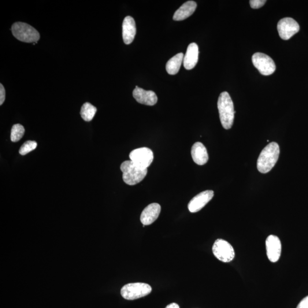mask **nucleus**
Wrapping results in <instances>:
<instances>
[{
  "label": "nucleus",
  "mask_w": 308,
  "mask_h": 308,
  "mask_svg": "<svg viewBox=\"0 0 308 308\" xmlns=\"http://www.w3.org/2000/svg\"><path fill=\"white\" fill-rule=\"evenodd\" d=\"M280 154L279 144L276 142L270 143L260 154L257 162L259 172L268 173L275 166Z\"/></svg>",
  "instance_id": "nucleus-1"
},
{
  "label": "nucleus",
  "mask_w": 308,
  "mask_h": 308,
  "mask_svg": "<svg viewBox=\"0 0 308 308\" xmlns=\"http://www.w3.org/2000/svg\"><path fill=\"white\" fill-rule=\"evenodd\" d=\"M221 124L226 130L232 128L234 120V106L232 100L227 92H221L218 101Z\"/></svg>",
  "instance_id": "nucleus-2"
},
{
  "label": "nucleus",
  "mask_w": 308,
  "mask_h": 308,
  "mask_svg": "<svg viewBox=\"0 0 308 308\" xmlns=\"http://www.w3.org/2000/svg\"><path fill=\"white\" fill-rule=\"evenodd\" d=\"M121 170L124 182L130 185L138 184L142 181L147 174V169H141L133 164L132 161L122 163Z\"/></svg>",
  "instance_id": "nucleus-3"
},
{
  "label": "nucleus",
  "mask_w": 308,
  "mask_h": 308,
  "mask_svg": "<svg viewBox=\"0 0 308 308\" xmlns=\"http://www.w3.org/2000/svg\"><path fill=\"white\" fill-rule=\"evenodd\" d=\"M13 36L22 42L35 43L40 39V33L32 26L24 22H16L12 27Z\"/></svg>",
  "instance_id": "nucleus-4"
},
{
  "label": "nucleus",
  "mask_w": 308,
  "mask_h": 308,
  "mask_svg": "<svg viewBox=\"0 0 308 308\" xmlns=\"http://www.w3.org/2000/svg\"><path fill=\"white\" fill-rule=\"evenodd\" d=\"M152 288L150 285L142 283H130L122 287L121 294L125 299L133 300L149 295Z\"/></svg>",
  "instance_id": "nucleus-5"
},
{
  "label": "nucleus",
  "mask_w": 308,
  "mask_h": 308,
  "mask_svg": "<svg viewBox=\"0 0 308 308\" xmlns=\"http://www.w3.org/2000/svg\"><path fill=\"white\" fill-rule=\"evenodd\" d=\"M130 158L138 168L147 169L154 160V153L150 148L142 147L133 150L130 154Z\"/></svg>",
  "instance_id": "nucleus-6"
},
{
  "label": "nucleus",
  "mask_w": 308,
  "mask_h": 308,
  "mask_svg": "<svg viewBox=\"0 0 308 308\" xmlns=\"http://www.w3.org/2000/svg\"><path fill=\"white\" fill-rule=\"evenodd\" d=\"M213 252L215 257L222 262L229 263L235 258V251L233 247L223 239H220L215 241Z\"/></svg>",
  "instance_id": "nucleus-7"
},
{
  "label": "nucleus",
  "mask_w": 308,
  "mask_h": 308,
  "mask_svg": "<svg viewBox=\"0 0 308 308\" xmlns=\"http://www.w3.org/2000/svg\"><path fill=\"white\" fill-rule=\"evenodd\" d=\"M256 68L263 76L271 75L276 70V65L273 59L266 54L257 53L252 58Z\"/></svg>",
  "instance_id": "nucleus-8"
},
{
  "label": "nucleus",
  "mask_w": 308,
  "mask_h": 308,
  "mask_svg": "<svg viewBox=\"0 0 308 308\" xmlns=\"http://www.w3.org/2000/svg\"><path fill=\"white\" fill-rule=\"evenodd\" d=\"M277 30L281 39L288 40L299 32L300 26L293 18H284L278 22Z\"/></svg>",
  "instance_id": "nucleus-9"
},
{
  "label": "nucleus",
  "mask_w": 308,
  "mask_h": 308,
  "mask_svg": "<svg viewBox=\"0 0 308 308\" xmlns=\"http://www.w3.org/2000/svg\"><path fill=\"white\" fill-rule=\"evenodd\" d=\"M267 257L269 261L276 263L279 261L281 254V243L279 237L270 235L266 240Z\"/></svg>",
  "instance_id": "nucleus-10"
},
{
  "label": "nucleus",
  "mask_w": 308,
  "mask_h": 308,
  "mask_svg": "<svg viewBox=\"0 0 308 308\" xmlns=\"http://www.w3.org/2000/svg\"><path fill=\"white\" fill-rule=\"evenodd\" d=\"M214 195V192L212 190H207L200 192L189 202L188 205L189 211L192 213L198 212L213 199Z\"/></svg>",
  "instance_id": "nucleus-11"
},
{
  "label": "nucleus",
  "mask_w": 308,
  "mask_h": 308,
  "mask_svg": "<svg viewBox=\"0 0 308 308\" xmlns=\"http://www.w3.org/2000/svg\"><path fill=\"white\" fill-rule=\"evenodd\" d=\"M133 96L137 102L143 105L154 106L158 101L157 95L153 91H147L138 86L133 91Z\"/></svg>",
  "instance_id": "nucleus-12"
},
{
  "label": "nucleus",
  "mask_w": 308,
  "mask_h": 308,
  "mask_svg": "<svg viewBox=\"0 0 308 308\" xmlns=\"http://www.w3.org/2000/svg\"><path fill=\"white\" fill-rule=\"evenodd\" d=\"M161 207L158 203H152L142 211L140 221L143 225H150L157 220L161 213Z\"/></svg>",
  "instance_id": "nucleus-13"
},
{
  "label": "nucleus",
  "mask_w": 308,
  "mask_h": 308,
  "mask_svg": "<svg viewBox=\"0 0 308 308\" xmlns=\"http://www.w3.org/2000/svg\"><path fill=\"white\" fill-rule=\"evenodd\" d=\"M136 33L134 19L131 16L125 18L122 24V36L125 44H129L134 40Z\"/></svg>",
  "instance_id": "nucleus-14"
},
{
  "label": "nucleus",
  "mask_w": 308,
  "mask_h": 308,
  "mask_svg": "<svg viewBox=\"0 0 308 308\" xmlns=\"http://www.w3.org/2000/svg\"><path fill=\"white\" fill-rule=\"evenodd\" d=\"M199 58V47L196 43L189 44L183 59L185 69L191 70L197 64Z\"/></svg>",
  "instance_id": "nucleus-15"
},
{
  "label": "nucleus",
  "mask_w": 308,
  "mask_h": 308,
  "mask_svg": "<svg viewBox=\"0 0 308 308\" xmlns=\"http://www.w3.org/2000/svg\"><path fill=\"white\" fill-rule=\"evenodd\" d=\"M191 156L193 161L198 165H204L209 161L206 148L200 142H196L191 148Z\"/></svg>",
  "instance_id": "nucleus-16"
},
{
  "label": "nucleus",
  "mask_w": 308,
  "mask_h": 308,
  "mask_svg": "<svg viewBox=\"0 0 308 308\" xmlns=\"http://www.w3.org/2000/svg\"><path fill=\"white\" fill-rule=\"evenodd\" d=\"M197 4L194 1H188L183 3L174 14L173 20L182 21L195 12Z\"/></svg>",
  "instance_id": "nucleus-17"
},
{
  "label": "nucleus",
  "mask_w": 308,
  "mask_h": 308,
  "mask_svg": "<svg viewBox=\"0 0 308 308\" xmlns=\"http://www.w3.org/2000/svg\"><path fill=\"white\" fill-rule=\"evenodd\" d=\"M184 54L178 53L170 59L166 64V70L170 75H175L179 71L180 66L183 62Z\"/></svg>",
  "instance_id": "nucleus-18"
},
{
  "label": "nucleus",
  "mask_w": 308,
  "mask_h": 308,
  "mask_svg": "<svg viewBox=\"0 0 308 308\" xmlns=\"http://www.w3.org/2000/svg\"><path fill=\"white\" fill-rule=\"evenodd\" d=\"M96 110V107L91 103H85L81 107V116L84 121L90 122L94 117Z\"/></svg>",
  "instance_id": "nucleus-19"
},
{
  "label": "nucleus",
  "mask_w": 308,
  "mask_h": 308,
  "mask_svg": "<svg viewBox=\"0 0 308 308\" xmlns=\"http://www.w3.org/2000/svg\"><path fill=\"white\" fill-rule=\"evenodd\" d=\"M25 133V129L23 126L20 124H16L13 125L12 130H11L10 139L13 142H18L24 136Z\"/></svg>",
  "instance_id": "nucleus-20"
},
{
  "label": "nucleus",
  "mask_w": 308,
  "mask_h": 308,
  "mask_svg": "<svg viewBox=\"0 0 308 308\" xmlns=\"http://www.w3.org/2000/svg\"><path fill=\"white\" fill-rule=\"evenodd\" d=\"M37 146V143L35 141L28 140L21 147L19 153L22 155H27L30 152L35 150Z\"/></svg>",
  "instance_id": "nucleus-21"
},
{
  "label": "nucleus",
  "mask_w": 308,
  "mask_h": 308,
  "mask_svg": "<svg viewBox=\"0 0 308 308\" xmlns=\"http://www.w3.org/2000/svg\"><path fill=\"white\" fill-rule=\"evenodd\" d=\"M266 2L265 0H251L250 3L252 8L259 9L264 5Z\"/></svg>",
  "instance_id": "nucleus-22"
},
{
  "label": "nucleus",
  "mask_w": 308,
  "mask_h": 308,
  "mask_svg": "<svg viewBox=\"0 0 308 308\" xmlns=\"http://www.w3.org/2000/svg\"><path fill=\"white\" fill-rule=\"evenodd\" d=\"M5 99V90L2 84H0V105H2Z\"/></svg>",
  "instance_id": "nucleus-23"
},
{
  "label": "nucleus",
  "mask_w": 308,
  "mask_h": 308,
  "mask_svg": "<svg viewBox=\"0 0 308 308\" xmlns=\"http://www.w3.org/2000/svg\"><path fill=\"white\" fill-rule=\"evenodd\" d=\"M297 308H308V296L300 302Z\"/></svg>",
  "instance_id": "nucleus-24"
},
{
  "label": "nucleus",
  "mask_w": 308,
  "mask_h": 308,
  "mask_svg": "<svg viewBox=\"0 0 308 308\" xmlns=\"http://www.w3.org/2000/svg\"><path fill=\"white\" fill-rule=\"evenodd\" d=\"M166 308H180L176 303H172L169 304Z\"/></svg>",
  "instance_id": "nucleus-25"
}]
</instances>
